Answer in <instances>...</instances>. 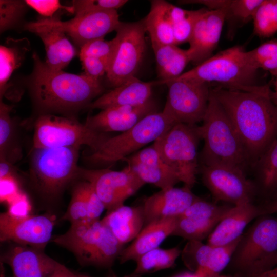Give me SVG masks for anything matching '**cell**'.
<instances>
[{
  "label": "cell",
  "mask_w": 277,
  "mask_h": 277,
  "mask_svg": "<svg viewBox=\"0 0 277 277\" xmlns=\"http://www.w3.org/2000/svg\"><path fill=\"white\" fill-rule=\"evenodd\" d=\"M123 245L132 242L145 226L142 206L124 205L107 211L101 219Z\"/></svg>",
  "instance_id": "484cf974"
},
{
  "label": "cell",
  "mask_w": 277,
  "mask_h": 277,
  "mask_svg": "<svg viewBox=\"0 0 277 277\" xmlns=\"http://www.w3.org/2000/svg\"><path fill=\"white\" fill-rule=\"evenodd\" d=\"M277 53V39L263 43L252 50L246 51L251 64L257 70L264 61L270 58Z\"/></svg>",
  "instance_id": "ee69618b"
},
{
  "label": "cell",
  "mask_w": 277,
  "mask_h": 277,
  "mask_svg": "<svg viewBox=\"0 0 277 277\" xmlns=\"http://www.w3.org/2000/svg\"><path fill=\"white\" fill-rule=\"evenodd\" d=\"M12 163L5 159H0V179L14 176Z\"/></svg>",
  "instance_id": "816d5d0a"
},
{
  "label": "cell",
  "mask_w": 277,
  "mask_h": 277,
  "mask_svg": "<svg viewBox=\"0 0 277 277\" xmlns=\"http://www.w3.org/2000/svg\"><path fill=\"white\" fill-rule=\"evenodd\" d=\"M111 136L92 130L72 118L45 114L34 126L33 149L80 147L87 146L98 150Z\"/></svg>",
  "instance_id": "9c48e42d"
},
{
  "label": "cell",
  "mask_w": 277,
  "mask_h": 277,
  "mask_svg": "<svg viewBox=\"0 0 277 277\" xmlns=\"http://www.w3.org/2000/svg\"><path fill=\"white\" fill-rule=\"evenodd\" d=\"M263 185L266 189L277 186V137L272 142L258 163Z\"/></svg>",
  "instance_id": "74e56055"
},
{
  "label": "cell",
  "mask_w": 277,
  "mask_h": 277,
  "mask_svg": "<svg viewBox=\"0 0 277 277\" xmlns=\"http://www.w3.org/2000/svg\"><path fill=\"white\" fill-rule=\"evenodd\" d=\"M79 177L91 185L107 211L124 205L145 184L128 166L120 171L80 168Z\"/></svg>",
  "instance_id": "7c38bea8"
},
{
  "label": "cell",
  "mask_w": 277,
  "mask_h": 277,
  "mask_svg": "<svg viewBox=\"0 0 277 277\" xmlns=\"http://www.w3.org/2000/svg\"><path fill=\"white\" fill-rule=\"evenodd\" d=\"M167 99L163 112L176 123L196 125L202 122L209 102V85L175 79L166 82Z\"/></svg>",
  "instance_id": "8fae6325"
},
{
  "label": "cell",
  "mask_w": 277,
  "mask_h": 277,
  "mask_svg": "<svg viewBox=\"0 0 277 277\" xmlns=\"http://www.w3.org/2000/svg\"><path fill=\"white\" fill-rule=\"evenodd\" d=\"M24 29L38 36L43 42L46 53L45 63L51 68L63 70L73 58L76 50L62 31L43 22L27 23Z\"/></svg>",
  "instance_id": "7402d4cb"
},
{
  "label": "cell",
  "mask_w": 277,
  "mask_h": 277,
  "mask_svg": "<svg viewBox=\"0 0 277 277\" xmlns=\"http://www.w3.org/2000/svg\"><path fill=\"white\" fill-rule=\"evenodd\" d=\"M80 148L33 149L30 172L36 189L43 197L56 199L70 183L79 177Z\"/></svg>",
  "instance_id": "8992f818"
},
{
  "label": "cell",
  "mask_w": 277,
  "mask_h": 277,
  "mask_svg": "<svg viewBox=\"0 0 277 277\" xmlns=\"http://www.w3.org/2000/svg\"><path fill=\"white\" fill-rule=\"evenodd\" d=\"M219 222L180 215L176 217L172 235L182 237L188 241H202L209 235Z\"/></svg>",
  "instance_id": "d6a6232c"
},
{
  "label": "cell",
  "mask_w": 277,
  "mask_h": 277,
  "mask_svg": "<svg viewBox=\"0 0 277 277\" xmlns=\"http://www.w3.org/2000/svg\"><path fill=\"white\" fill-rule=\"evenodd\" d=\"M32 58L31 92L35 103L44 110L68 112L88 107L104 91L100 80L52 69L36 52Z\"/></svg>",
  "instance_id": "7a4b0ae2"
},
{
  "label": "cell",
  "mask_w": 277,
  "mask_h": 277,
  "mask_svg": "<svg viewBox=\"0 0 277 277\" xmlns=\"http://www.w3.org/2000/svg\"><path fill=\"white\" fill-rule=\"evenodd\" d=\"M2 260L10 266L15 277H49L60 263L43 250L20 245L10 249Z\"/></svg>",
  "instance_id": "44dd1931"
},
{
  "label": "cell",
  "mask_w": 277,
  "mask_h": 277,
  "mask_svg": "<svg viewBox=\"0 0 277 277\" xmlns=\"http://www.w3.org/2000/svg\"><path fill=\"white\" fill-rule=\"evenodd\" d=\"M80 58L84 70V74L87 76L100 80L101 77L106 74L108 65L104 61L91 56H82Z\"/></svg>",
  "instance_id": "bcb514c9"
},
{
  "label": "cell",
  "mask_w": 277,
  "mask_h": 277,
  "mask_svg": "<svg viewBox=\"0 0 277 277\" xmlns=\"http://www.w3.org/2000/svg\"><path fill=\"white\" fill-rule=\"evenodd\" d=\"M209 277H231V276L225 275H222V274H221L220 273V274H217L213 275L210 276Z\"/></svg>",
  "instance_id": "6f0895ef"
},
{
  "label": "cell",
  "mask_w": 277,
  "mask_h": 277,
  "mask_svg": "<svg viewBox=\"0 0 277 277\" xmlns=\"http://www.w3.org/2000/svg\"><path fill=\"white\" fill-rule=\"evenodd\" d=\"M153 82L132 77L123 84L100 96L87 107L105 109L117 106H135L144 104L151 98Z\"/></svg>",
  "instance_id": "d4e9b609"
},
{
  "label": "cell",
  "mask_w": 277,
  "mask_h": 277,
  "mask_svg": "<svg viewBox=\"0 0 277 277\" xmlns=\"http://www.w3.org/2000/svg\"><path fill=\"white\" fill-rule=\"evenodd\" d=\"M227 12L206 9L195 22L187 49L191 61L199 64L211 56L220 41Z\"/></svg>",
  "instance_id": "e0dca14e"
},
{
  "label": "cell",
  "mask_w": 277,
  "mask_h": 277,
  "mask_svg": "<svg viewBox=\"0 0 277 277\" xmlns=\"http://www.w3.org/2000/svg\"><path fill=\"white\" fill-rule=\"evenodd\" d=\"M154 53L159 82L155 83L164 84L174 80L184 73L187 65L191 62L188 50L179 48L175 45H152Z\"/></svg>",
  "instance_id": "4316f807"
},
{
  "label": "cell",
  "mask_w": 277,
  "mask_h": 277,
  "mask_svg": "<svg viewBox=\"0 0 277 277\" xmlns=\"http://www.w3.org/2000/svg\"><path fill=\"white\" fill-rule=\"evenodd\" d=\"M27 38H7L0 46V96L2 100L7 90L8 82L13 72L22 64L26 54L30 50Z\"/></svg>",
  "instance_id": "f1b7e54d"
},
{
  "label": "cell",
  "mask_w": 277,
  "mask_h": 277,
  "mask_svg": "<svg viewBox=\"0 0 277 277\" xmlns=\"http://www.w3.org/2000/svg\"><path fill=\"white\" fill-rule=\"evenodd\" d=\"M197 198L185 186L161 189L147 197L142 205L145 225L155 220L180 216Z\"/></svg>",
  "instance_id": "ffe728a7"
},
{
  "label": "cell",
  "mask_w": 277,
  "mask_h": 277,
  "mask_svg": "<svg viewBox=\"0 0 277 277\" xmlns=\"http://www.w3.org/2000/svg\"><path fill=\"white\" fill-rule=\"evenodd\" d=\"M230 208L228 206H219L198 197L180 215L220 222Z\"/></svg>",
  "instance_id": "8d00e7d4"
},
{
  "label": "cell",
  "mask_w": 277,
  "mask_h": 277,
  "mask_svg": "<svg viewBox=\"0 0 277 277\" xmlns=\"http://www.w3.org/2000/svg\"><path fill=\"white\" fill-rule=\"evenodd\" d=\"M264 209L265 211V213H277V200L267 205Z\"/></svg>",
  "instance_id": "11a10c76"
},
{
  "label": "cell",
  "mask_w": 277,
  "mask_h": 277,
  "mask_svg": "<svg viewBox=\"0 0 277 277\" xmlns=\"http://www.w3.org/2000/svg\"><path fill=\"white\" fill-rule=\"evenodd\" d=\"M250 277H277V266L259 273L250 275Z\"/></svg>",
  "instance_id": "f5cc1de1"
},
{
  "label": "cell",
  "mask_w": 277,
  "mask_h": 277,
  "mask_svg": "<svg viewBox=\"0 0 277 277\" xmlns=\"http://www.w3.org/2000/svg\"><path fill=\"white\" fill-rule=\"evenodd\" d=\"M204 184L217 201L233 205L251 202L253 186L244 170L220 164H202L201 168Z\"/></svg>",
  "instance_id": "9a60e30c"
},
{
  "label": "cell",
  "mask_w": 277,
  "mask_h": 277,
  "mask_svg": "<svg viewBox=\"0 0 277 277\" xmlns=\"http://www.w3.org/2000/svg\"><path fill=\"white\" fill-rule=\"evenodd\" d=\"M254 33L267 37L277 32V0H263L252 19Z\"/></svg>",
  "instance_id": "836d02e7"
},
{
  "label": "cell",
  "mask_w": 277,
  "mask_h": 277,
  "mask_svg": "<svg viewBox=\"0 0 277 277\" xmlns=\"http://www.w3.org/2000/svg\"><path fill=\"white\" fill-rule=\"evenodd\" d=\"M21 193L19 184L14 176L0 179V200L9 203Z\"/></svg>",
  "instance_id": "7dc6e473"
},
{
  "label": "cell",
  "mask_w": 277,
  "mask_h": 277,
  "mask_svg": "<svg viewBox=\"0 0 277 277\" xmlns=\"http://www.w3.org/2000/svg\"><path fill=\"white\" fill-rule=\"evenodd\" d=\"M277 252V217L260 220L251 228L239 248L235 266L250 275L261 272Z\"/></svg>",
  "instance_id": "4fadbf2b"
},
{
  "label": "cell",
  "mask_w": 277,
  "mask_h": 277,
  "mask_svg": "<svg viewBox=\"0 0 277 277\" xmlns=\"http://www.w3.org/2000/svg\"><path fill=\"white\" fill-rule=\"evenodd\" d=\"M167 2L151 1L149 12L144 18L145 29L151 45H176L173 25L167 12Z\"/></svg>",
  "instance_id": "83f0119b"
},
{
  "label": "cell",
  "mask_w": 277,
  "mask_h": 277,
  "mask_svg": "<svg viewBox=\"0 0 277 277\" xmlns=\"http://www.w3.org/2000/svg\"><path fill=\"white\" fill-rule=\"evenodd\" d=\"M275 98L276 100V103L277 105V76H276V80L275 82Z\"/></svg>",
  "instance_id": "680465c9"
},
{
  "label": "cell",
  "mask_w": 277,
  "mask_h": 277,
  "mask_svg": "<svg viewBox=\"0 0 277 277\" xmlns=\"http://www.w3.org/2000/svg\"><path fill=\"white\" fill-rule=\"evenodd\" d=\"M258 70L249 62L246 51L236 46L210 56L175 79L208 85L215 83L225 88L258 91L263 87L254 84Z\"/></svg>",
  "instance_id": "5b68a950"
},
{
  "label": "cell",
  "mask_w": 277,
  "mask_h": 277,
  "mask_svg": "<svg viewBox=\"0 0 277 277\" xmlns=\"http://www.w3.org/2000/svg\"><path fill=\"white\" fill-rule=\"evenodd\" d=\"M40 19L68 35L80 48L89 42L104 38L121 23L116 10L90 12L64 22L54 17Z\"/></svg>",
  "instance_id": "2e32d148"
},
{
  "label": "cell",
  "mask_w": 277,
  "mask_h": 277,
  "mask_svg": "<svg viewBox=\"0 0 277 277\" xmlns=\"http://www.w3.org/2000/svg\"><path fill=\"white\" fill-rule=\"evenodd\" d=\"M61 220L67 221L71 225L88 222V209L82 181L74 187L70 203Z\"/></svg>",
  "instance_id": "d590c367"
},
{
  "label": "cell",
  "mask_w": 277,
  "mask_h": 277,
  "mask_svg": "<svg viewBox=\"0 0 277 277\" xmlns=\"http://www.w3.org/2000/svg\"><path fill=\"white\" fill-rule=\"evenodd\" d=\"M12 109V106L0 101V158L13 163L21 154L13 146L15 129L10 116Z\"/></svg>",
  "instance_id": "1f68e13d"
},
{
  "label": "cell",
  "mask_w": 277,
  "mask_h": 277,
  "mask_svg": "<svg viewBox=\"0 0 277 277\" xmlns=\"http://www.w3.org/2000/svg\"><path fill=\"white\" fill-rule=\"evenodd\" d=\"M181 253L182 251L178 247L154 249L135 261L136 267L132 274L140 275L171 268Z\"/></svg>",
  "instance_id": "f546056e"
},
{
  "label": "cell",
  "mask_w": 277,
  "mask_h": 277,
  "mask_svg": "<svg viewBox=\"0 0 277 277\" xmlns=\"http://www.w3.org/2000/svg\"><path fill=\"white\" fill-rule=\"evenodd\" d=\"M176 217L155 220L145 225L132 243L123 249L118 259L120 262L136 261L145 253L159 247L166 238L172 235Z\"/></svg>",
  "instance_id": "cb8c5ba5"
},
{
  "label": "cell",
  "mask_w": 277,
  "mask_h": 277,
  "mask_svg": "<svg viewBox=\"0 0 277 277\" xmlns=\"http://www.w3.org/2000/svg\"><path fill=\"white\" fill-rule=\"evenodd\" d=\"M56 216L46 213L18 217L8 211L0 214L1 242L44 250L51 241Z\"/></svg>",
  "instance_id": "5bb4252c"
},
{
  "label": "cell",
  "mask_w": 277,
  "mask_h": 277,
  "mask_svg": "<svg viewBox=\"0 0 277 277\" xmlns=\"http://www.w3.org/2000/svg\"><path fill=\"white\" fill-rule=\"evenodd\" d=\"M139 275L133 274L125 275L121 277H138ZM49 277H93L88 275H82L75 273L69 269L65 265L59 263L54 272ZM106 277H119L116 276Z\"/></svg>",
  "instance_id": "681fc988"
},
{
  "label": "cell",
  "mask_w": 277,
  "mask_h": 277,
  "mask_svg": "<svg viewBox=\"0 0 277 277\" xmlns=\"http://www.w3.org/2000/svg\"><path fill=\"white\" fill-rule=\"evenodd\" d=\"M123 160L145 184H151L164 189L175 187L180 182L153 144Z\"/></svg>",
  "instance_id": "d6986e66"
},
{
  "label": "cell",
  "mask_w": 277,
  "mask_h": 277,
  "mask_svg": "<svg viewBox=\"0 0 277 277\" xmlns=\"http://www.w3.org/2000/svg\"><path fill=\"white\" fill-rule=\"evenodd\" d=\"M199 131L204 146L203 164L225 165L244 170L250 163L243 143L224 109L210 92Z\"/></svg>",
  "instance_id": "3957f363"
},
{
  "label": "cell",
  "mask_w": 277,
  "mask_h": 277,
  "mask_svg": "<svg viewBox=\"0 0 277 277\" xmlns=\"http://www.w3.org/2000/svg\"><path fill=\"white\" fill-rule=\"evenodd\" d=\"M263 0H227L225 10L227 18L233 17L242 22L252 19L258 8Z\"/></svg>",
  "instance_id": "60d3db41"
},
{
  "label": "cell",
  "mask_w": 277,
  "mask_h": 277,
  "mask_svg": "<svg viewBox=\"0 0 277 277\" xmlns=\"http://www.w3.org/2000/svg\"><path fill=\"white\" fill-rule=\"evenodd\" d=\"M51 242L72 252L84 266L111 267L125 248L102 220L71 225Z\"/></svg>",
  "instance_id": "277c9868"
},
{
  "label": "cell",
  "mask_w": 277,
  "mask_h": 277,
  "mask_svg": "<svg viewBox=\"0 0 277 277\" xmlns=\"http://www.w3.org/2000/svg\"><path fill=\"white\" fill-rule=\"evenodd\" d=\"M259 69L266 70L272 75L277 76V53L270 58L262 62L259 66Z\"/></svg>",
  "instance_id": "f907efd6"
},
{
  "label": "cell",
  "mask_w": 277,
  "mask_h": 277,
  "mask_svg": "<svg viewBox=\"0 0 277 277\" xmlns=\"http://www.w3.org/2000/svg\"><path fill=\"white\" fill-rule=\"evenodd\" d=\"M128 1L126 0H76L72 1L75 15L94 11L116 10Z\"/></svg>",
  "instance_id": "b9f144b4"
},
{
  "label": "cell",
  "mask_w": 277,
  "mask_h": 277,
  "mask_svg": "<svg viewBox=\"0 0 277 277\" xmlns=\"http://www.w3.org/2000/svg\"><path fill=\"white\" fill-rule=\"evenodd\" d=\"M25 2L27 6L34 9L45 18L53 17L54 13L61 9L74 13L72 6H63L59 1L57 0H26Z\"/></svg>",
  "instance_id": "f6af8a7d"
},
{
  "label": "cell",
  "mask_w": 277,
  "mask_h": 277,
  "mask_svg": "<svg viewBox=\"0 0 277 277\" xmlns=\"http://www.w3.org/2000/svg\"><path fill=\"white\" fill-rule=\"evenodd\" d=\"M240 137L249 162L258 163L277 137V105L269 87L258 91L210 89Z\"/></svg>",
  "instance_id": "6da1fadb"
},
{
  "label": "cell",
  "mask_w": 277,
  "mask_h": 277,
  "mask_svg": "<svg viewBox=\"0 0 277 277\" xmlns=\"http://www.w3.org/2000/svg\"><path fill=\"white\" fill-rule=\"evenodd\" d=\"M242 239V236L226 245L212 246L205 268L202 270L195 271L202 277H209L220 274L229 264Z\"/></svg>",
  "instance_id": "e575fe53"
},
{
  "label": "cell",
  "mask_w": 277,
  "mask_h": 277,
  "mask_svg": "<svg viewBox=\"0 0 277 277\" xmlns=\"http://www.w3.org/2000/svg\"><path fill=\"white\" fill-rule=\"evenodd\" d=\"M82 182L88 209V222L100 220L105 207L91 185L87 181Z\"/></svg>",
  "instance_id": "7bdbcfd3"
},
{
  "label": "cell",
  "mask_w": 277,
  "mask_h": 277,
  "mask_svg": "<svg viewBox=\"0 0 277 277\" xmlns=\"http://www.w3.org/2000/svg\"><path fill=\"white\" fill-rule=\"evenodd\" d=\"M27 6L25 1H0V30L3 32L17 23Z\"/></svg>",
  "instance_id": "f35d334b"
},
{
  "label": "cell",
  "mask_w": 277,
  "mask_h": 277,
  "mask_svg": "<svg viewBox=\"0 0 277 277\" xmlns=\"http://www.w3.org/2000/svg\"><path fill=\"white\" fill-rule=\"evenodd\" d=\"M115 49L106 76L114 88L135 76L146 49L144 18L122 22L115 30Z\"/></svg>",
  "instance_id": "30bf717a"
},
{
  "label": "cell",
  "mask_w": 277,
  "mask_h": 277,
  "mask_svg": "<svg viewBox=\"0 0 277 277\" xmlns=\"http://www.w3.org/2000/svg\"><path fill=\"white\" fill-rule=\"evenodd\" d=\"M264 214V208H260L251 202L230 207L208 236L207 244L217 246L234 241L242 236L244 229L252 220Z\"/></svg>",
  "instance_id": "603a6c76"
},
{
  "label": "cell",
  "mask_w": 277,
  "mask_h": 277,
  "mask_svg": "<svg viewBox=\"0 0 277 277\" xmlns=\"http://www.w3.org/2000/svg\"><path fill=\"white\" fill-rule=\"evenodd\" d=\"M176 124L163 111L150 114L130 129L110 137L85 160L94 165H110L123 160L150 142L154 143Z\"/></svg>",
  "instance_id": "52a82bcc"
},
{
  "label": "cell",
  "mask_w": 277,
  "mask_h": 277,
  "mask_svg": "<svg viewBox=\"0 0 277 277\" xmlns=\"http://www.w3.org/2000/svg\"><path fill=\"white\" fill-rule=\"evenodd\" d=\"M30 209V205L27 196L21 192L9 203L8 212L14 216L22 217L29 215Z\"/></svg>",
  "instance_id": "c3c4849f"
},
{
  "label": "cell",
  "mask_w": 277,
  "mask_h": 277,
  "mask_svg": "<svg viewBox=\"0 0 277 277\" xmlns=\"http://www.w3.org/2000/svg\"><path fill=\"white\" fill-rule=\"evenodd\" d=\"M277 265V252L271 256L265 264L263 271L270 269Z\"/></svg>",
  "instance_id": "db71d44e"
},
{
  "label": "cell",
  "mask_w": 277,
  "mask_h": 277,
  "mask_svg": "<svg viewBox=\"0 0 277 277\" xmlns=\"http://www.w3.org/2000/svg\"><path fill=\"white\" fill-rule=\"evenodd\" d=\"M167 9L173 27L175 45L188 42L196 21L205 8L188 10L168 2Z\"/></svg>",
  "instance_id": "4dcf8cb0"
},
{
  "label": "cell",
  "mask_w": 277,
  "mask_h": 277,
  "mask_svg": "<svg viewBox=\"0 0 277 277\" xmlns=\"http://www.w3.org/2000/svg\"><path fill=\"white\" fill-rule=\"evenodd\" d=\"M199 126L177 123L153 144L161 158L184 186L192 188L198 169Z\"/></svg>",
  "instance_id": "ba28073f"
},
{
  "label": "cell",
  "mask_w": 277,
  "mask_h": 277,
  "mask_svg": "<svg viewBox=\"0 0 277 277\" xmlns=\"http://www.w3.org/2000/svg\"><path fill=\"white\" fill-rule=\"evenodd\" d=\"M158 112L155 102L151 98L146 103L135 106H117L102 110L88 116L84 124L95 131L108 133L125 132L148 115Z\"/></svg>",
  "instance_id": "ac0fdd59"
},
{
  "label": "cell",
  "mask_w": 277,
  "mask_h": 277,
  "mask_svg": "<svg viewBox=\"0 0 277 277\" xmlns=\"http://www.w3.org/2000/svg\"><path fill=\"white\" fill-rule=\"evenodd\" d=\"M173 277H202L196 272L194 271L193 273L185 272Z\"/></svg>",
  "instance_id": "9f6ffc18"
},
{
  "label": "cell",
  "mask_w": 277,
  "mask_h": 277,
  "mask_svg": "<svg viewBox=\"0 0 277 277\" xmlns=\"http://www.w3.org/2000/svg\"><path fill=\"white\" fill-rule=\"evenodd\" d=\"M115 41H105L104 38L89 42L80 48V57H94L105 62L108 67L115 49Z\"/></svg>",
  "instance_id": "ab89813d"
}]
</instances>
